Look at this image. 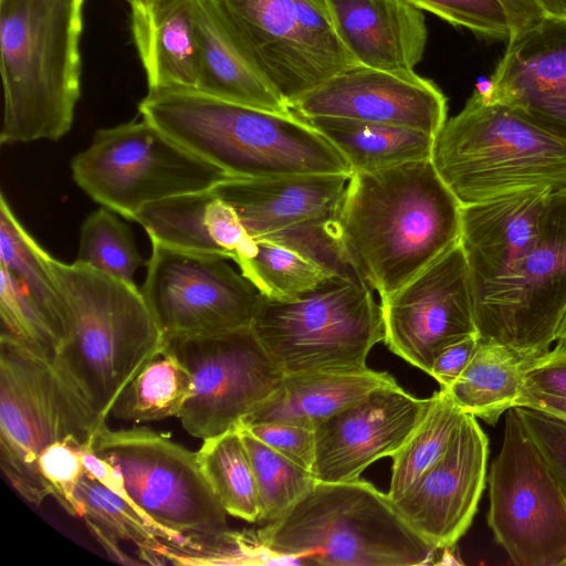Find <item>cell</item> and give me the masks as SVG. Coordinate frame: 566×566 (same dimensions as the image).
<instances>
[{
  "mask_svg": "<svg viewBox=\"0 0 566 566\" xmlns=\"http://www.w3.org/2000/svg\"><path fill=\"white\" fill-rule=\"evenodd\" d=\"M461 211L424 159L353 172L336 231L349 265L382 300L460 242Z\"/></svg>",
  "mask_w": 566,
  "mask_h": 566,
  "instance_id": "6da1fadb",
  "label": "cell"
},
{
  "mask_svg": "<svg viewBox=\"0 0 566 566\" xmlns=\"http://www.w3.org/2000/svg\"><path fill=\"white\" fill-rule=\"evenodd\" d=\"M142 118L237 178L347 174L344 156L306 119L195 91L148 92Z\"/></svg>",
  "mask_w": 566,
  "mask_h": 566,
  "instance_id": "7a4b0ae2",
  "label": "cell"
},
{
  "mask_svg": "<svg viewBox=\"0 0 566 566\" xmlns=\"http://www.w3.org/2000/svg\"><path fill=\"white\" fill-rule=\"evenodd\" d=\"M85 0H0V142L59 140L81 97Z\"/></svg>",
  "mask_w": 566,
  "mask_h": 566,
  "instance_id": "3957f363",
  "label": "cell"
},
{
  "mask_svg": "<svg viewBox=\"0 0 566 566\" xmlns=\"http://www.w3.org/2000/svg\"><path fill=\"white\" fill-rule=\"evenodd\" d=\"M279 564L412 566L437 564L439 549L371 483L315 482L281 517L255 530ZM448 549V548H447Z\"/></svg>",
  "mask_w": 566,
  "mask_h": 566,
  "instance_id": "277c9868",
  "label": "cell"
},
{
  "mask_svg": "<svg viewBox=\"0 0 566 566\" xmlns=\"http://www.w3.org/2000/svg\"><path fill=\"white\" fill-rule=\"evenodd\" d=\"M67 310V334L55 364L91 408L107 420L166 337L142 291L105 273L52 258Z\"/></svg>",
  "mask_w": 566,
  "mask_h": 566,
  "instance_id": "5b68a950",
  "label": "cell"
},
{
  "mask_svg": "<svg viewBox=\"0 0 566 566\" xmlns=\"http://www.w3.org/2000/svg\"><path fill=\"white\" fill-rule=\"evenodd\" d=\"M431 161L462 206L566 189V138L488 102L479 88L436 135Z\"/></svg>",
  "mask_w": 566,
  "mask_h": 566,
  "instance_id": "8992f818",
  "label": "cell"
},
{
  "mask_svg": "<svg viewBox=\"0 0 566 566\" xmlns=\"http://www.w3.org/2000/svg\"><path fill=\"white\" fill-rule=\"evenodd\" d=\"M105 423L53 358L1 334L0 467L24 500L40 505L50 495L38 468L48 446H91Z\"/></svg>",
  "mask_w": 566,
  "mask_h": 566,
  "instance_id": "52a82bcc",
  "label": "cell"
},
{
  "mask_svg": "<svg viewBox=\"0 0 566 566\" xmlns=\"http://www.w3.org/2000/svg\"><path fill=\"white\" fill-rule=\"evenodd\" d=\"M250 327L284 375L365 368L385 338L381 307L358 276L294 300L261 294Z\"/></svg>",
  "mask_w": 566,
  "mask_h": 566,
  "instance_id": "ba28073f",
  "label": "cell"
},
{
  "mask_svg": "<svg viewBox=\"0 0 566 566\" xmlns=\"http://www.w3.org/2000/svg\"><path fill=\"white\" fill-rule=\"evenodd\" d=\"M71 169L87 196L129 220L147 203L235 178L145 118L96 130Z\"/></svg>",
  "mask_w": 566,
  "mask_h": 566,
  "instance_id": "9c48e42d",
  "label": "cell"
},
{
  "mask_svg": "<svg viewBox=\"0 0 566 566\" xmlns=\"http://www.w3.org/2000/svg\"><path fill=\"white\" fill-rule=\"evenodd\" d=\"M233 42L289 105L359 65L324 0H209Z\"/></svg>",
  "mask_w": 566,
  "mask_h": 566,
  "instance_id": "30bf717a",
  "label": "cell"
},
{
  "mask_svg": "<svg viewBox=\"0 0 566 566\" xmlns=\"http://www.w3.org/2000/svg\"><path fill=\"white\" fill-rule=\"evenodd\" d=\"M472 296L482 340L531 363L553 348L566 311V189L551 195L530 251L503 276L472 289Z\"/></svg>",
  "mask_w": 566,
  "mask_h": 566,
  "instance_id": "8fae6325",
  "label": "cell"
},
{
  "mask_svg": "<svg viewBox=\"0 0 566 566\" xmlns=\"http://www.w3.org/2000/svg\"><path fill=\"white\" fill-rule=\"evenodd\" d=\"M488 483V524L512 563L566 566V494L515 407Z\"/></svg>",
  "mask_w": 566,
  "mask_h": 566,
  "instance_id": "7c38bea8",
  "label": "cell"
},
{
  "mask_svg": "<svg viewBox=\"0 0 566 566\" xmlns=\"http://www.w3.org/2000/svg\"><path fill=\"white\" fill-rule=\"evenodd\" d=\"M92 447L119 470L129 501L158 527L180 537L228 528V513L196 452L149 428L113 430L106 423Z\"/></svg>",
  "mask_w": 566,
  "mask_h": 566,
  "instance_id": "4fadbf2b",
  "label": "cell"
},
{
  "mask_svg": "<svg viewBox=\"0 0 566 566\" xmlns=\"http://www.w3.org/2000/svg\"><path fill=\"white\" fill-rule=\"evenodd\" d=\"M191 377L179 419L192 437L207 439L241 424L279 386L284 373L251 327L165 340Z\"/></svg>",
  "mask_w": 566,
  "mask_h": 566,
  "instance_id": "5bb4252c",
  "label": "cell"
},
{
  "mask_svg": "<svg viewBox=\"0 0 566 566\" xmlns=\"http://www.w3.org/2000/svg\"><path fill=\"white\" fill-rule=\"evenodd\" d=\"M151 245L140 291L165 337L251 325L261 293L226 258Z\"/></svg>",
  "mask_w": 566,
  "mask_h": 566,
  "instance_id": "9a60e30c",
  "label": "cell"
},
{
  "mask_svg": "<svg viewBox=\"0 0 566 566\" xmlns=\"http://www.w3.org/2000/svg\"><path fill=\"white\" fill-rule=\"evenodd\" d=\"M380 307L384 342L388 348L429 374L443 348L479 334L470 272L461 243L380 300Z\"/></svg>",
  "mask_w": 566,
  "mask_h": 566,
  "instance_id": "2e32d148",
  "label": "cell"
},
{
  "mask_svg": "<svg viewBox=\"0 0 566 566\" xmlns=\"http://www.w3.org/2000/svg\"><path fill=\"white\" fill-rule=\"evenodd\" d=\"M303 118L337 117L407 127L437 135L447 122L441 90L413 71L356 65L289 104Z\"/></svg>",
  "mask_w": 566,
  "mask_h": 566,
  "instance_id": "e0dca14e",
  "label": "cell"
},
{
  "mask_svg": "<svg viewBox=\"0 0 566 566\" xmlns=\"http://www.w3.org/2000/svg\"><path fill=\"white\" fill-rule=\"evenodd\" d=\"M489 439L465 413L443 455L398 500L408 524L439 549H450L470 527L488 481Z\"/></svg>",
  "mask_w": 566,
  "mask_h": 566,
  "instance_id": "ac0fdd59",
  "label": "cell"
},
{
  "mask_svg": "<svg viewBox=\"0 0 566 566\" xmlns=\"http://www.w3.org/2000/svg\"><path fill=\"white\" fill-rule=\"evenodd\" d=\"M429 398H416L396 384L379 387L337 411L315 429L312 474L316 482L356 480L373 462L392 457L426 412Z\"/></svg>",
  "mask_w": 566,
  "mask_h": 566,
  "instance_id": "d6986e66",
  "label": "cell"
},
{
  "mask_svg": "<svg viewBox=\"0 0 566 566\" xmlns=\"http://www.w3.org/2000/svg\"><path fill=\"white\" fill-rule=\"evenodd\" d=\"M506 43L483 97L566 138V18L545 17Z\"/></svg>",
  "mask_w": 566,
  "mask_h": 566,
  "instance_id": "ffe728a7",
  "label": "cell"
},
{
  "mask_svg": "<svg viewBox=\"0 0 566 566\" xmlns=\"http://www.w3.org/2000/svg\"><path fill=\"white\" fill-rule=\"evenodd\" d=\"M347 174H314L276 178H230L213 191L228 202L253 239L337 216Z\"/></svg>",
  "mask_w": 566,
  "mask_h": 566,
  "instance_id": "44dd1931",
  "label": "cell"
},
{
  "mask_svg": "<svg viewBox=\"0 0 566 566\" xmlns=\"http://www.w3.org/2000/svg\"><path fill=\"white\" fill-rule=\"evenodd\" d=\"M552 193L528 190L462 206L460 243L472 289L503 276L530 251Z\"/></svg>",
  "mask_w": 566,
  "mask_h": 566,
  "instance_id": "7402d4cb",
  "label": "cell"
},
{
  "mask_svg": "<svg viewBox=\"0 0 566 566\" xmlns=\"http://www.w3.org/2000/svg\"><path fill=\"white\" fill-rule=\"evenodd\" d=\"M346 51L366 67L413 71L428 29L423 11L403 0H324Z\"/></svg>",
  "mask_w": 566,
  "mask_h": 566,
  "instance_id": "603a6c76",
  "label": "cell"
},
{
  "mask_svg": "<svg viewBox=\"0 0 566 566\" xmlns=\"http://www.w3.org/2000/svg\"><path fill=\"white\" fill-rule=\"evenodd\" d=\"M133 220L151 242L192 253L234 260L252 240L213 188L147 203Z\"/></svg>",
  "mask_w": 566,
  "mask_h": 566,
  "instance_id": "cb8c5ba5",
  "label": "cell"
},
{
  "mask_svg": "<svg viewBox=\"0 0 566 566\" xmlns=\"http://www.w3.org/2000/svg\"><path fill=\"white\" fill-rule=\"evenodd\" d=\"M130 30L148 92H197L199 41L196 0H165L130 8Z\"/></svg>",
  "mask_w": 566,
  "mask_h": 566,
  "instance_id": "d4e9b609",
  "label": "cell"
},
{
  "mask_svg": "<svg viewBox=\"0 0 566 566\" xmlns=\"http://www.w3.org/2000/svg\"><path fill=\"white\" fill-rule=\"evenodd\" d=\"M392 384L396 380L390 375L368 367L287 374L241 423L281 422L315 429L373 390Z\"/></svg>",
  "mask_w": 566,
  "mask_h": 566,
  "instance_id": "484cf974",
  "label": "cell"
},
{
  "mask_svg": "<svg viewBox=\"0 0 566 566\" xmlns=\"http://www.w3.org/2000/svg\"><path fill=\"white\" fill-rule=\"evenodd\" d=\"M196 25L199 41L197 92L271 112H291L233 42L209 0H196Z\"/></svg>",
  "mask_w": 566,
  "mask_h": 566,
  "instance_id": "4316f807",
  "label": "cell"
},
{
  "mask_svg": "<svg viewBox=\"0 0 566 566\" xmlns=\"http://www.w3.org/2000/svg\"><path fill=\"white\" fill-rule=\"evenodd\" d=\"M306 120L344 156L352 172L431 159L436 136L422 130L337 117Z\"/></svg>",
  "mask_w": 566,
  "mask_h": 566,
  "instance_id": "83f0119b",
  "label": "cell"
},
{
  "mask_svg": "<svg viewBox=\"0 0 566 566\" xmlns=\"http://www.w3.org/2000/svg\"><path fill=\"white\" fill-rule=\"evenodd\" d=\"M76 500L90 531L119 563L138 564L120 549V542L135 545L143 563L159 565L157 552L161 541L178 542L182 537L155 525L134 503L88 474L76 489Z\"/></svg>",
  "mask_w": 566,
  "mask_h": 566,
  "instance_id": "f1b7e54d",
  "label": "cell"
},
{
  "mask_svg": "<svg viewBox=\"0 0 566 566\" xmlns=\"http://www.w3.org/2000/svg\"><path fill=\"white\" fill-rule=\"evenodd\" d=\"M531 361L495 342L482 340L460 376L443 388L465 413L490 426L516 406Z\"/></svg>",
  "mask_w": 566,
  "mask_h": 566,
  "instance_id": "f546056e",
  "label": "cell"
},
{
  "mask_svg": "<svg viewBox=\"0 0 566 566\" xmlns=\"http://www.w3.org/2000/svg\"><path fill=\"white\" fill-rule=\"evenodd\" d=\"M0 268L21 283L63 343L67 334V310L52 256L24 229L3 193L0 197Z\"/></svg>",
  "mask_w": 566,
  "mask_h": 566,
  "instance_id": "4dcf8cb0",
  "label": "cell"
},
{
  "mask_svg": "<svg viewBox=\"0 0 566 566\" xmlns=\"http://www.w3.org/2000/svg\"><path fill=\"white\" fill-rule=\"evenodd\" d=\"M233 261L262 295L276 300L301 297L340 276L297 249L268 238H252Z\"/></svg>",
  "mask_w": 566,
  "mask_h": 566,
  "instance_id": "1f68e13d",
  "label": "cell"
},
{
  "mask_svg": "<svg viewBox=\"0 0 566 566\" xmlns=\"http://www.w3.org/2000/svg\"><path fill=\"white\" fill-rule=\"evenodd\" d=\"M196 455L202 474L226 512L247 522H259L256 484L240 424L203 439Z\"/></svg>",
  "mask_w": 566,
  "mask_h": 566,
  "instance_id": "d6a6232c",
  "label": "cell"
},
{
  "mask_svg": "<svg viewBox=\"0 0 566 566\" xmlns=\"http://www.w3.org/2000/svg\"><path fill=\"white\" fill-rule=\"evenodd\" d=\"M191 387L187 368L164 348L125 388L111 415L136 423L179 417Z\"/></svg>",
  "mask_w": 566,
  "mask_h": 566,
  "instance_id": "836d02e7",
  "label": "cell"
},
{
  "mask_svg": "<svg viewBox=\"0 0 566 566\" xmlns=\"http://www.w3.org/2000/svg\"><path fill=\"white\" fill-rule=\"evenodd\" d=\"M464 416L465 412L443 388L430 397L428 408L417 427L391 457V478L387 494L392 502L443 455Z\"/></svg>",
  "mask_w": 566,
  "mask_h": 566,
  "instance_id": "e575fe53",
  "label": "cell"
},
{
  "mask_svg": "<svg viewBox=\"0 0 566 566\" xmlns=\"http://www.w3.org/2000/svg\"><path fill=\"white\" fill-rule=\"evenodd\" d=\"M241 436L252 464L259 501V522L284 515L315 484L311 471L268 447L240 424Z\"/></svg>",
  "mask_w": 566,
  "mask_h": 566,
  "instance_id": "d590c367",
  "label": "cell"
},
{
  "mask_svg": "<svg viewBox=\"0 0 566 566\" xmlns=\"http://www.w3.org/2000/svg\"><path fill=\"white\" fill-rule=\"evenodd\" d=\"M114 213L102 207L86 217L74 263L137 286L135 272L147 261L139 254L129 227Z\"/></svg>",
  "mask_w": 566,
  "mask_h": 566,
  "instance_id": "8d00e7d4",
  "label": "cell"
},
{
  "mask_svg": "<svg viewBox=\"0 0 566 566\" xmlns=\"http://www.w3.org/2000/svg\"><path fill=\"white\" fill-rule=\"evenodd\" d=\"M1 334L30 349L54 358L62 340L21 283L0 268Z\"/></svg>",
  "mask_w": 566,
  "mask_h": 566,
  "instance_id": "74e56055",
  "label": "cell"
},
{
  "mask_svg": "<svg viewBox=\"0 0 566 566\" xmlns=\"http://www.w3.org/2000/svg\"><path fill=\"white\" fill-rule=\"evenodd\" d=\"M403 1L478 35L506 42L512 38L511 22L500 0Z\"/></svg>",
  "mask_w": 566,
  "mask_h": 566,
  "instance_id": "f35d334b",
  "label": "cell"
},
{
  "mask_svg": "<svg viewBox=\"0 0 566 566\" xmlns=\"http://www.w3.org/2000/svg\"><path fill=\"white\" fill-rule=\"evenodd\" d=\"M86 447L73 440L57 441L48 446L38 460L40 475L50 495L69 514L78 517L81 506L76 500V489L86 474L83 460Z\"/></svg>",
  "mask_w": 566,
  "mask_h": 566,
  "instance_id": "ab89813d",
  "label": "cell"
},
{
  "mask_svg": "<svg viewBox=\"0 0 566 566\" xmlns=\"http://www.w3.org/2000/svg\"><path fill=\"white\" fill-rule=\"evenodd\" d=\"M566 494V420L531 407H515Z\"/></svg>",
  "mask_w": 566,
  "mask_h": 566,
  "instance_id": "60d3db41",
  "label": "cell"
},
{
  "mask_svg": "<svg viewBox=\"0 0 566 566\" xmlns=\"http://www.w3.org/2000/svg\"><path fill=\"white\" fill-rule=\"evenodd\" d=\"M242 426L268 447L312 472L315 458L314 429L281 422Z\"/></svg>",
  "mask_w": 566,
  "mask_h": 566,
  "instance_id": "b9f144b4",
  "label": "cell"
},
{
  "mask_svg": "<svg viewBox=\"0 0 566 566\" xmlns=\"http://www.w3.org/2000/svg\"><path fill=\"white\" fill-rule=\"evenodd\" d=\"M525 388L566 398V355L548 352L531 363Z\"/></svg>",
  "mask_w": 566,
  "mask_h": 566,
  "instance_id": "7bdbcfd3",
  "label": "cell"
},
{
  "mask_svg": "<svg viewBox=\"0 0 566 566\" xmlns=\"http://www.w3.org/2000/svg\"><path fill=\"white\" fill-rule=\"evenodd\" d=\"M480 344V335L464 337L446 348L434 358L429 375L441 386L449 387L464 370Z\"/></svg>",
  "mask_w": 566,
  "mask_h": 566,
  "instance_id": "ee69618b",
  "label": "cell"
},
{
  "mask_svg": "<svg viewBox=\"0 0 566 566\" xmlns=\"http://www.w3.org/2000/svg\"><path fill=\"white\" fill-rule=\"evenodd\" d=\"M500 1L502 2L510 19L512 38L537 25L545 17H547L535 0Z\"/></svg>",
  "mask_w": 566,
  "mask_h": 566,
  "instance_id": "f6af8a7d",
  "label": "cell"
},
{
  "mask_svg": "<svg viewBox=\"0 0 566 566\" xmlns=\"http://www.w3.org/2000/svg\"><path fill=\"white\" fill-rule=\"evenodd\" d=\"M515 407H531L566 420V398L524 388Z\"/></svg>",
  "mask_w": 566,
  "mask_h": 566,
  "instance_id": "bcb514c9",
  "label": "cell"
},
{
  "mask_svg": "<svg viewBox=\"0 0 566 566\" xmlns=\"http://www.w3.org/2000/svg\"><path fill=\"white\" fill-rule=\"evenodd\" d=\"M547 17L566 18V0H535Z\"/></svg>",
  "mask_w": 566,
  "mask_h": 566,
  "instance_id": "7dc6e473",
  "label": "cell"
},
{
  "mask_svg": "<svg viewBox=\"0 0 566 566\" xmlns=\"http://www.w3.org/2000/svg\"><path fill=\"white\" fill-rule=\"evenodd\" d=\"M551 352L556 354H563L566 355V311L562 317V321L559 323L556 339L553 348Z\"/></svg>",
  "mask_w": 566,
  "mask_h": 566,
  "instance_id": "c3c4849f",
  "label": "cell"
},
{
  "mask_svg": "<svg viewBox=\"0 0 566 566\" xmlns=\"http://www.w3.org/2000/svg\"><path fill=\"white\" fill-rule=\"evenodd\" d=\"M126 1L130 8L133 7H150L154 4H157L159 2H163L165 0H124Z\"/></svg>",
  "mask_w": 566,
  "mask_h": 566,
  "instance_id": "681fc988",
  "label": "cell"
}]
</instances>
